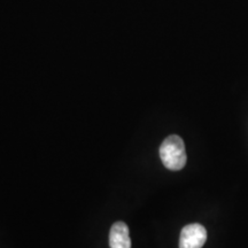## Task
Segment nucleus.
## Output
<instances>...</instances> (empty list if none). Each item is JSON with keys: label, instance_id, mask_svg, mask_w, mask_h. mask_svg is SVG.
<instances>
[{"label": "nucleus", "instance_id": "obj_3", "mask_svg": "<svg viewBox=\"0 0 248 248\" xmlns=\"http://www.w3.org/2000/svg\"><path fill=\"white\" fill-rule=\"evenodd\" d=\"M110 248H131L129 228L125 223L116 222L110 229L109 233Z\"/></svg>", "mask_w": 248, "mask_h": 248}, {"label": "nucleus", "instance_id": "obj_2", "mask_svg": "<svg viewBox=\"0 0 248 248\" xmlns=\"http://www.w3.org/2000/svg\"><path fill=\"white\" fill-rule=\"evenodd\" d=\"M207 240V231L201 224H188L183 228L179 248H202Z\"/></svg>", "mask_w": 248, "mask_h": 248}, {"label": "nucleus", "instance_id": "obj_1", "mask_svg": "<svg viewBox=\"0 0 248 248\" xmlns=\"http://www.w3.org/2000/svg\"><path fill=\"white\" fill-rule=\"evenodd\" d=\"M160 157L164 167L169 170L177 171L184 168L187 157L183 139L176 135L164 139L160 147Z\"/></svg>", "mask_w": 248, "mask_h": 248}]
</instances>
